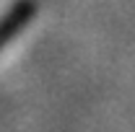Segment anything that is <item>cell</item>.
I'll list each match as a JSON object with an SVG mask.
<instances>
[{
  "instance_id": "obj_1",
  "label": "cell",
  "mask_w": 135,
  "mask_h": 132,
  "mask_svg": "<svg viewBox=\"0 0 135 132\" xmlns=\"http://www.w3.org/2000/svg\"><path fill=\"white\" fill-rule=\"evenodd\" d=\"M36 8H39L36 0H18L16 5L0 18V49L31 21V16H36Z\"/></svg>"
}]
</instances>
